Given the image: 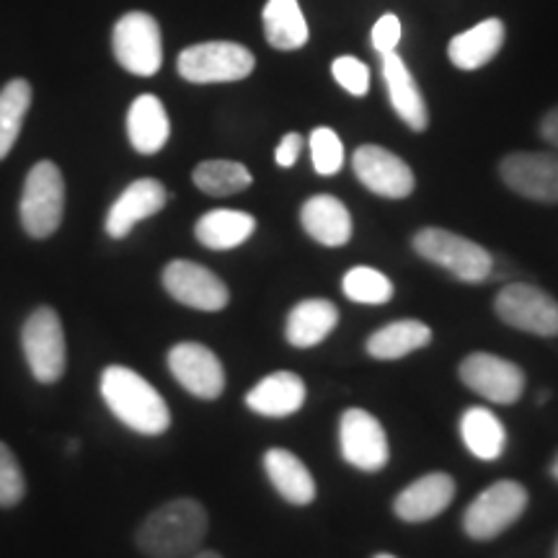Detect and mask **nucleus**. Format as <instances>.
I'll list each match as a JSON object with an SVG mask.
<instances>
[{
	"mask_svg": "<svg viewBox=\"0 0 558 558\" xmlns=\"http://www.w3.org/2000/svg\"><path fill=\"white\" fill-rule=\"evenodd\" d=\"M179 75L197 83H235L248 78L256 68L254 52L239 41H199L179 54Z\"/></svg>",
	"mask_w": 558,
	"mask_h": 558,
	"instance_id": "0eeeda50",
	"label": "nucleus"
},
{
	"mask_svg": "<svg viewBox=\"0 0 558 558\" xmlns=\"http://www.w3.org/2000/svg\"><path fill=\"white\" fill-rule=\"evenodd\" d=\"M375 558H396V556H390V554H378Z\"/></svg>",
	"mask_w": 558,
	"mask_h": 558,
	"instance_id": "ea45409f",
	"label": "nucleus"
},
{
	"mask_svg": "<svg viewBox=\"0 0 558 558\" xmlns=\"http://www.w3.org/2000/svg\"><path fill=\"white\" fill-rule=\"evenodd\" d=\"M21 347H24L26 365H29L34 380L41 386L58 383L68 369V341L65 329L58 311L50 305L32 311L21 329Z\"/></svg>",
	"mask_w": 558,
	"mask_h": 558,
	"instance_id": "423d86ee",
	"label": "nucleus"
},
{
	"mask_svg": "<svg viewBox=\"0 0 558 558\" xmlns=\"http://www.w3.org/2000/svg\"><path fill=\"white\" fill-rule=\"evenodd\" d=\"M411 246L422 259H427L445 271H450L452 277L460 282L478 284L486 282L492 277L494 259L484 246H478L476 241L465 239V235L452 233L445 228H422L416 230Z\"/></svg>",
	"mask_w": 558,
	"mask_h": 558,
	"instance_id": "7ed1b4c3",
	"label": "nucleus"
},
{
	"mask_svg": "<svg viewBox=\"0 0 558 558\" xmlns=\"http://www.w3.org/2000/svg\"><path fill=\"white\" fill-rule=\"evenodd\" d=\"M166 202H169V192H166V186L160 184L158 179L132 181L128 190L114 199V205L109 207L107 222H104L109 239L114 241L128 239L137 222L158 215L160 209L166 207Z\"/></svg>",
	"mask_w": 558,
	"mask_h": 558,
	"instance_id": "dca6fc26",
	"label": "nucleus"
},
{
	"mask_svg": "<svg viewBox=\"0 0 558 558\" xmlns=\"http://www.w3.org/2000/svg\"><path fill=\"white\" fill-rule=\"evenodd\" d=\"M401 41V21L396 13H386L378 19V24L373 26V50L380 54H390L399 50Z\"/></svg>",
	"mask_w": 558,
	"mask_h": 558,
	"instance_id": "f704fd0d",
	"label": "nucleus"
},
{
	"mask_svg": "<svg viewBox=\"0 0 558 558\" xmlns=\"http://www.w3.org/2000/svg\"><path fill=\"white\" fill-rule=\"evenodd\" d=\"M19 218L32 239L45 241L58 233L65 218V179L52 160L32 166L19 202Z\"/></svg>",
	"mask_w": 558,
	"mask_h": 558,
	"instance_id": "20e7f679",
	"label": "nucleus"
},
{
	"mask_svg": "<svg viewBox=\"0 0 558 558\" xmlns=\"http://www.w3.org/2000/svg\"><path fill=\"white\" fill-rule=\"evenodd\" d=\"M305 383L295 373H271L246 393V407L267 418H284L303 409Z\"/></svg>",
	"mask_w": 558,
	"mask_h": 558,
	"instance_id": "aec40b11",
	"label": "nucleus"
},
{
	"mask_svg": "<svg viewBox=\"0 0 558 558\" xmlns=\"http://www.w3.org/2000/svg\"><path fill=\"white\" fill-rule=\"evenodd\" d=\"M432 341V329L424 320L401 318L383 326L367 339V354L373 360H401L411 352H418Z\"/></svg>",
	"mask_w": 558,
	"mask_h": 558,
	"instance_id": "a878e982",
	"label": "nucleus"
},
{
	"mask_svg": "<svg viewBox=\"0 0 558 558\" xmlns=\"http://www.w3.org/2000/svg\"><path fill=\"white\" fill-rule=\"evenodd\" d=\"M460 380L481 399L512 407L525 393V373L520 365L492 352H471L458 367Z\"/></svg>",
	"mask_w": 558,
	"mask_h": 558,
	"instance_id": "9d476101",
	"label": "nucleus"
},
{
	"mask_svg": "<svg viewBox=\"0 0 558 558\" xmlns=\"http://www.w3.org/2000/svg\"><path fill=\"white\" fill-rule=\"evenodd\" d=\"M554 558H558V541H556V548H554Z\"/></svg>",
	"mask_w": 558,
	"mask_h": 558,
	"instance_id": "a19ab883",
	"label": "nucleus"
},
{
	"mask_svg": "<svg viewBox=\"0 0 558 558\" xmlns=\"http://www.w3.org/2000/svg\"><path fill=\"white\" fill-rule=\"evenodd\" d=\"M192 558H222V556L215 554V550H199V554H194Z\"/></svg>",
	"mask_w": 558,
	"mask_h": 558,
	"instance_id": "4c0bfd02",
	"label": "nucleus"
},
{
	"mask_svg": "<svg viewBox=\"0 0 558 558\" xmlns=\"http://www.w3.org/2000/svg\"><path fill=\"white\" fill-rule=\"evenodd\" d=\"M254 230L256 218L243 209H209L194 226V235L209 251H230L246 243Z\"/></svg>",
	"mask_w": 558,
	"mask_h": 558,
	"instance_id": "393cba45",
	"label": "nucleus"
},
{
	"mask_svg": "<svg viewBox=\"0 0 558 558\" xmlns=\"http://www.w3.org/2000/svg\"><path fill=\"white\" fill-rule=\"evenodd\" d=\"M339 326V308L331 300L308 298L300 300L290 311L284 324V339L298 349H311L326 341V337Z\"/></svg>",
	"mask_w": 558,
	"mask_h": 558,
	"instance_id": "5701e85b",
	"label": "nucleus"
},
{
	"mask_svg": "<svg viewBox=\"0 0 558 558\" xmlns=\"http://www.w3.org/2000/svg\"><path fill=\"white\" fill-rule=\"evenodd\" d=\"M456 499V478L450 473H427L411 481L399 497L393 499L396 518L403 522H429L439 518Z\"/></svg>",
	"mask_w": 558,
	"mask_h": 558,
	"instance_id": "f3484780",
	"label": "nucleus"
},
{
	"mask_svg": "<svg viewBox=\"0 0 558 558\" xmlns=\"http://www.w3.org/2000/svg\"><path fill=\"white\" fill-rule=\"evenodd\" d=\"M541 137L558 150V107L550 109L541 122Z\"/></svg>",
	"mask_w": 558,
	"mask_h": 558,
	"instance_id": "e433bc0d",
	"label": "nucleus"
},
{
	"mask_svg": "<svg viewBox=\"0 0 558 558\" xmlns=\"http://www.w3.org/2000/svg\"><path fill=\"white\" fill-rule=\"evenodd\" d=\"M341 290L352 303L383 305L393 298V282L373 267H354L341 279Z\"/></svg>",
	"mask_w": 558,
	"mask_h": 558,
	"instance_id": "7c9ffc66",
	"label": "nucleus"
},
{
	"mask_svg": "<svg viewBox=\"0 0 558 558\" xmlns=\"http://www.w3.org/2000/svg\"><path fill=\"white\" fill-rule=\"evenodd\" d=\"M111 50L120 65L140 78H150L163 62V39L160 26L150 13L132 11L114 24L111 32Z\"/></svg>",
	"mask_w": 558,
	"mask_h": 558,
	"instance_id": "6e6552de",
	"label": "nucleus"
},
{
	"mask_svg": "<svg viewBox=\"0 0 558 558\" xmlns=\"http://www.w3.org/2000/svg\"><path fill=\"white\" fill-rule=\"evenodd\" d=\"M194 186L209 197H233L251 186V171L239 160H202L192 173Z\"/></svg>",
	"mask_w": 558,
	"mask_h": 558,
	"instance_id": "c85d7f7f",
	"label": "nucleus"
},
{
	"mask_svg": "<svg viewBox=\"0 0 558 558\" xmlns=\"http://www.w3.org/2000/svg\"><path fill=\"white\" fill-rule=\"evenodd\" d=\"M300 226L320 246L339 248L352 239V215L347 205L331 194H316L300 209Z\"/></svg>",
	"mask_w": 558,
	"mask_h": 558,
	"instance_id": "6ab92c4d",
	"label": "nucleus"
},
{
	"mask_svg": "<svg viewBox=\"0 0 558 558\" xmlns=\"http://www.w3.org/2000/svg\"><path fill=\"white\" fill-rule=\"evenodd\" d=\"M383 78L390 96V107L401 117L403 124L414 132H424L429 128V111L424 104L422 90H418L414 75L399 52L383 54Z\"/></svg>",
	"mask_w": 558,
	"mask_h": 558,
	"instance_id": "a211bd4d",
	"label": "nucleus"
},
{
	"mask_svg": "<svg viewBox=\"0 0 558 558\" xmlns=\"http://www.w3.org/2000/svg\"><path fill=\"white\" fill-rule=\"evenodd\" d=\"M527 488L514 478H501L465 507L463 530L471 541H494L518 522L527 509Z\"/></svg>",
	"mask_w": 558,
	"mask_h": 558,
	"instance_id": "39448f33",
	"label": "nucleus"
},
{
	"mask_svg": "<svg viewBox=\"0 0 558 558\" xmlns=\"http://www.w3.org/2000/svg\"><path fill=\"white\" fill-rule=\"evenodd\" d=\"M341 458L352 469L378 473L388 465L390 448L383 424L365 409H347L339 422Z\"/></svg>",
	"mask_w": 558,
	"mask_h": 558,
	"instance_id": "9b49d317",
	"label": "nucleus"
},
{
	"mask_svg": "<svg viewBox=\"0 0 558 558\" xmlns=\"http://www.w3.org/2000/svg\"><path fill=\"white\" fill-rule=\"evenodd\" d=\"M550 476H554V478L558 481V456H556L554 463H550Z\"/></svg>",
	"mask_w": 558,
	"mask_h": 558,
	"instance_id": "58836bf2",
	"label": "nucleus"
},
{
	"mask_svg": "<svg viewBox=\"0 0 558 558\" xmlns=\"http://www.w3.org/2000/svg\"><path fill=\"white\" fill-rule=\"evenodd\" d=\"M207 509L197 499H171L140 522L135 543L148 558H186L207 538Z\"/></svg>",
	"mask_w": 558,
	"mask_h": 558,
	"instance_id": "f257e3e1",
	"label": "nucleus"
},
{
	"mask_svg": "<svg viewBox=\"0 0 558 558\" xmlns=\"http://www.w3.org/2000/svg\"><path fill=\"white\" fill-rule=\"evenodd\" d=\"M460 437L471 456L478 460H499L507 450L505 424L484 407H471L460 416Z\"/></svg>",
	"mask_w": 558,
	"mask_h": 558,
	"instance_id": "bb28decb",
	"label": "nucleus"
},
{
	"mask_svg": "<svg viewBox=\"0 0 558 558\" xmlns=\"http://www.w3.org/2000/svg\"><path fill=\"white\" fill-rule=\"evenodd\" d=\"M507 29L501 19H486L471 26L469 32L452 37L448 54L450 62L460 70H478L497 58L501 45H505Z\"/></svg>",
	"mask_w": 558,
	"mask_h": 558,
	"instance_id": "b1692460",
	"label": "nucleus"
},
{
	"mask_svg": "<svg viewBox=\"0 0 558 558\" xmlns=\"http://www.w3.org/2000/svg\"><path fill=\"white\" fill-rule=\"evenodd\" d=\"M264 471H267L275 492L288 501V505L305 507L316 499V478L311 476V471L305 469V463L295 456V452L282 448L267 450L264 452Z\"/></svg>",
	"mask_w": 558,
	"mask_h": 558,
	"instance_id": "412c9836",
	"label": "nucleus"
},
{
	"mask_svg": "<svg viewBox=\"0 0 558 558\" xmlns=\"http://www.w3.org/2000/svg\"><path fill=\"white\" fill-rule=\"evenodd\" d=\"M494 311L501 324L533 333V337H558V300L543 288L527 282H512L494 300Z\"/></svg>",
	"mask_w": 558,
	"mask_h": 558,
	"instance_id": "1a4fd4ad",
	"label": "nucleus"
},
{
	"mask_svg": "<svg viewBox=\"0 0 558 558\" xmlns=\"http://www.w3.org/2000/svg\"><path fill=\"white\" fill-rule=\"evenodd\" d=\"M499 177L520 197L558 205V153H509Z\"/></svg>",
	"mask_w": 558,
	"mask_h": 558,
	"instance_id": "ddd939ff",
	"label": "nucleus"
},
{
	"mask_svg": "<svg viewBox=\"0 0 558 558\" xmlns=\"http://www.w3.org/2000/svg\"><path fill=\"white\" fill-rule=\"evenodd\" d=\"M311 160L313 169H316L320 177H333V173L341 171L344 166V145H341V137L331 128H316L311 132Z\"/></svg>",
	"mask_w": 558,
	"mask_h": 558,
	"instance_id": "2f4dec72",
	"label": "nucleus"
},
{
	"mask_svg": "<svg viewBox=\"0 0 558 558\" xmlns=\"http://www.w3.org/2000/svg\"><path fill=\"white\" fill-rule=\"evenodd\" d=\"M300 150H303V137H300L298 132H288V135L279 140V145L275 150L277 166H282V169H290V166H295L298 158H300Z\"/></svg>",
	"mask_w": 558,
	"mask_h": 558,
	"instance_id": "c9c22d12",
	"label": "nucleus"
},
{
	"mask_svg": "<svg viewBox=\"0 0 558 558\" xmlns=\"http://www.w3.org/2000/svg\"><path fill=\"white\" fill-rule=\"evenodd\" d=\"M352 169L367 192L386 199H407L416 186L414 171L407 160L380 145H362L354 150Z\"/></svg>",
	"mask_w": 558,
	"mask_h": 558,
	"instance_id": "4468645a",
	"label": "nucleus"
},
{
	"mask_svg": "<svg viewBox=\"0 0 558 558\" xmlns=\"http://www.w3.org/2000/svg\"><path fill=\"white\" fill-rule=\"evenodd\" d=\"M264 34L275 50L292 52L308 41V21L298 0H267L264 5Z\"/></svg>",
	"mask_w": 558,
	"mask_h": 558,
	"instance_id": "cd10ccee",
	"label": "nucleus"
},
{
	"mask_svg": "<svg viewBox=\"0 0 558 558\" xmlns=\"http://www.w3.org/2000/svg\"><path fill=\"white\" fill-rule=\"evenodd\" d=\"M169 369L177 383L192 396L202 401L220 399L226 390V369L213 349H207L199 341H181L171 347Z\"/></svg>",
	"mask_w": 558,
	"mask_h": 558,
	"instance_id": "2eb2a0df",
	"label": "nucleus"
},
{
	"mask_svg": "<svg viewBox=\"0 0 558 558\" xmlns=\"http://www.w3.org/2000/svg\"><path fill=\"white\" fill-rule=\"evenodd\" d=\"M26 497V478L19 458L5 442H0V507L11 509Z\"/></svg>",
	"mask_w": 558,
	"mask_h": 558,
	"instance_id": "473e14b6",
	"label": "nucleus"
},
{
	"mask_svg": "<svg viewBox=\"0 0 558 558\" xmlns=\"http://www.w3.org/2000/svg\"><path fill=\"white\" fill-rule=\"evenodd\" d=\"M128 137L132 148L143 156H156L171 137V122L158 96L143 94L128 111Z\"/></svg>",
	"mask_w": 558,
	"mask_h": 558,
	"instance_id": "4be33fe9",
	"label": "nucleus"
},
{
	"mask_svg": "<svg viewBox=\"0 0 558 558\" xmlns=\"http://www.w3.org/2000/svg\"><path fill=\"white\" fill-rule=\"evenodd\" d=\"M163 288L177 303L202 313H218L230 303L228 284L197 262L177 259L166 264Z\"/></svg>",
	"mask_w": 558,
	"mask_h": 558,
	"instance_id": "f8f14e48",
	"label": "nucleus"
},
{
	"mask_svg": "<svg viewBox=\"0 0 558 558\" xmlns=\"http://www.w3.org/2000/svg\"><path fill=\"white\" fill-rule=\"evenodd\" d=\"M331 75L347 94L352 96H365L369 90V68L357 58H337L331 62Z\"/></svg>",
	"mask_w": 558,
	"mask_h": 558,
	"instance_id": "72a5a7b5",
	"label": "nucleus"
},
{
	"mask_svg": "<svg viewBox=\"0 0 558 558\" xmlns=\"http://www.w3.org/2000/svg\"><path fill=\"white\" fill-rule=\"evenodd\" d=\"M101 399L124 427L137 435H163L171 427V411L160 393L135 369L111 365L101 373Z\"/></svg>",
	"mask_w": 558,
	"mask_h": 558,
	"instance_id": "f03ea898",
	"label": "nucleus"
},
{
	"mask_svg": "<svg viewBox=\"0 0 558 558\" xmlns=\"http://www.w3.org/2000/svg\"><path fill=\"white\" fill-rule=\"evenodd\" d=\"M29 107H32L29 81L16 78L5 83L3 90H0V160L9 156L13 145H16Z\"/></svg>",
	"mask_w": 558,
	"mask_h": 558,
	"instance_id": "c756f323",
	"label": "nucleus"
}]
</instances>
